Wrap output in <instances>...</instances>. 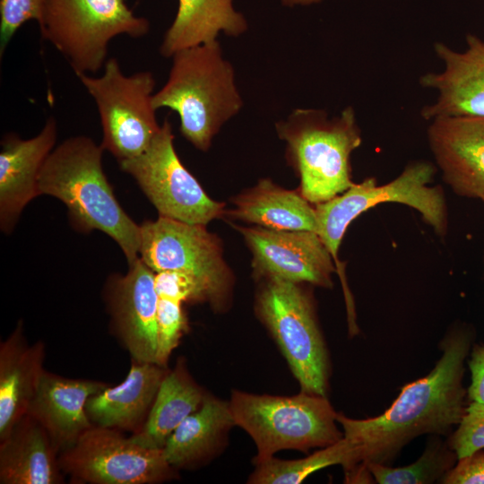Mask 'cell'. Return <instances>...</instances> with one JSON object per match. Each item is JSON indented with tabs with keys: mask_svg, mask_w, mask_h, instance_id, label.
Listing matches in <instances>:
<instances>
[{
	"mask_svg": "<svg viewBox=\"0 0 484 484\" xmlns=\"http://www.w3.org/2000/svg\"><path fill=\"white\" fill-rule=\"evenodd\" d=\"M475 342L474 329L454 324L439 342L441 356L424 377L407 384L381 415L356 419L337 412L343 436L360 447L359 465L347 478L367 482L369 463L389 465L402 448L419 436H448L464 413L467 389L463 386L465 362Z\"/></svg>",
	"mask_w": 484,
	"mask_h": 484,
	"instance_id": "obj_1",
	"label": "cell"
},
{
	"mask_svg": "<svg viewBox=\"0 0 484 484\" xmlns=\"http://www.w3.org/2000/svg\"><path fill=\"white\" fill-rule=\"evenodd\" d=\"M103 151L87 136L65 140L50 152L40 170L39 193L63 202L77 229H97L112 238L132 265L140 258L141 227L113 193L102 168Z\"/></svg>",
	"mask_w": 484,
	"mask_h": 484,
	"instance_id": "obj_2",
	"label": "cell"
},
{
	"mask_svg": "<svg viewBox=\"0 0 484 484\" xmlns=\"http://www.w3.org/2000/svg\"><path fill=\"white\" fill-rule=\"evenodd\" d=\"M168 81L152 96L156 110L178 114L184 137L206 151L220 126L243 106L234 70L217 40L176 52Z\"/></svg>",
	"mask_w": 484,
	"mask_h": 484,
	"instance_id": "obj_3",
	"label": "cell"
},
{
	"mask_svg": "<svg viewBox=\"0 0 484 484\" xmlns=\"http://www.w3.org/2000/svg\"><path fill=\"white\" fill-rule=\"evenodd\" d=\"M276 128L288 143L300 176V193L309 203L327 202L354 184L350 155L362 139L352 107L333 118L324 110L298 108Z\"/></svg>",
	"mask_w": 484,
	"mask_h": 484,
	"instance_id": "obj_4",
	"label": "cell"
},
{
	"mask_svg": "<svg viewBox=\"0 0 484 484\" xmlns=\"http://www.w3.org/2000/svg\"><path fill=\"white\" fill-rule=\"evenodd\" d=\"M229 406L235 426L254 440L261 461L281 450L307 453L343 437L337 412L326 396L300 393L292 396L255 394L234 390Z\"/></svg>",
	"mask_w": 484,
	"mask_h": 484,
	"instance_id": "obj_5",
	"label": "cell"
},
{
	"mask_svg": "<svg viewBox=\"0 0 484 484\" xmlns=\"http://www.w3.org/2000/svg\"><path fill=\"white\" fill-rule=\"evenodd\" d=\"M435 173L432 163L414 161L408 164L396 178L385 185L377 186L376 178L369 177L353 184L333 199L315 205L318 235L334 260L344 295H350V291L343 267L338 260L339 247L349 225L368 209L384 203H402L419 212L436 235H446L448 222L445 194L440 186H428L433 182Z\"/></svg>",
	"mask_w": 484,
	"mask_h": 484,
	"instance_id": "obj_6",
	"label": "cell"
},
{
	"mask_svg": "<svg viewBox=\"0 0 484 484\" xmlns=\"http://www.w3.org/2000/svg\"><path fill=\"white\" fill-rule=\"evenodd\" d=\"M39 27L74 73L89 74L104 66L112 39L142 38L150 22L135 15L125 0H46Z\"/></svg>",
	"mask_w": 484,
	"mask_h": 484,
	"instance_id": "obj_7",
	"label": "cell"
},
{
	"mask_svg": "<svg viewBox=\"0 0 484 484\" xmlns=\"http://www.w3.org/2000/svg\"><path fill=\"white\" fill-rule=\"evenodd\" d=\"M256 313L301 392L328 397L330 358L311 295L299 283L267 278L256 297Z\"/></svg>",
	"mask_w": 484,
	"mask_h": 484,
	"instance_id": "obj_8",
	"label": "cell"
},
{
	"mask_svg": "<svg viewBox=\"0 0 484 484\" xmlns=\"http://www.w3.org/2000/svg\"><path fill=\"white\" fill-rule=\"evenodd\" d=\"M75 75L94 99L102 127L103 150L117 161L142 154L160 130L152 103L155 80L149 71L125 75L118 61H106L102 75Z\"/></svg>",
	"mask_w": 484,
	"mask_h": 484,
	"instance_id": "obj_9",
	"label": "cell"
},
{
	"mask_svg": "<svg viewBox=\"0 0 484 484\" xmlns=\"http://www.w3.org/2000/svg\"><path fill=\"white\" fill-rule=\"evenodd\" d=\"M139 256L154 272H174L191 278L204 301L226 306L232 279L218 238L203 225L160 216L141 226Z\"/></svg>",
	"mask_w": 484,
	"mask_h": 484,
	"instance_id": "obj_10",
	"label": "cell"
},
{
	"mask_svg": "<svg viewBox=\"0 0 484 484\" xmlns=\"http://www.w3.org/2000/svg\"><path fill=\"white\" fill-rule=\"evenodd\" d=\"M73 483L156 484L177 478L162 449L143 446L119 430L93 425L59 454Z\"/></svg>",
	"mask_w": 484,
	"mask_h": 484,
	"instance_id": "obj_11",
	"label": "cell"
},
{
	"mask_svg": "<svg viewBox=\"0 0 484 484\" xmlns=\"http://www.w3.org/2000/svg\"><path fill=\"white\" fill-rule=\"evenodd\" d=\"M171 124L165 119L149 147L140 155L118 161L132 176L160 216L205 226L223 212L179 160Z\"/></svg>",
	"mask_w": 484,
	"mask_h": 484,
	"instance_id": "obj_12",
	"label": "cell"
},
{
	"mask_svg": "<svg viewBox=\"0 0 484 484\" xmlns=\"http://www.w3.org/2000/svg\"><path fill=\"white\" fill-rule=\"evenodd\" d=\"M240 232L253 254L260 275L294 283L333 286L334 260L320 236L307 230H279L261 226Z\"/></svg>",
	"mask_w": 484,
	"mask_h": 484,
	"instance_id": "obj_13",
	"label": "cell"
},
{
	"mask_svg": "<svg viewBox=\"0 0 484 484\" xmlns=\"http://www.w3.org/2000/svg\"><path fill=\"white\" fill-rule=\"evenodd\" d=\"M107 294L113 329L131 358L156 363L158 294L155 272L139 258L129 265L125 275L110 280Z\"/></svg>",
	"mask_w": 484,
	"mask_h": 484,
	"instance_id": "obj_14",
	"label": "cell"
},
{
	"mask_svg": "<svg viewBox=\"0 0 484 484\" xmlns=\"http://www.w3.org/2000/svg\"><path fill=\"white\" fill-rule=\"evenodd\" d=\"M466 44L464 51H455L442 42L434 45L445 68L419 79L422 87L438 92L436 100L421 110L425 120L484 116V39L468 34Z\"/></svg>",
	"mask_w": 484,
	"mask_h": 484,
	"instance_id": "obj_15",
	"label": "cell"
},
{
	"mask_svg": "<svg viewBox=\"0 0 484 484\" xmlns=\"http://www.w3.org/2000/svg\"><path fill=\"white\" fill-rule=\"evenodd\" d=\"M430 121L428 140L443 179L458 195L484 203V116Z\"/></svg>",
	"mask_w": 484,
	"mask_h": 484,
	"instance_id": "obj_16",
	"label": "cell"
},
{
	"mask_svg": "<svg viewBox=\"0 0 484 484\" xmlns=\"http://www.w3.org/2000/svg\"><path fill=\"white\" fill-rule=\"evenodd\" d=\"M56 137V121L51 117L32 138L23 140L8 134L1 141L0 227L4 232L13 230L23 208L39 195V176Z\"/></svg>",
	"mask_w": 484,
	"mask_h": 484,
	"instance_id": "obj_17",
	"label": "cell"
},
{
	"mask_svg": "<svg viewBox=\"0 0 484 484\" xmlns=\"http://www.w3.org/2000/svg\"><path fill=\"white\" fill-rule=\"evenodd\" d=\"M108 385L100 381L66 378L44 371L28 414L48 433L59 453L93 426L86 403Z\"/></svg>",
	"mask_w": 484,
	"mask_h": 484,
	"instance_id": "obj_18",
	"label": "cell"
},
{
	"mask_svg": "<svg viewBox=\"0 0 484 484\" xmlns=\"http://www.w3.org/2000/svg\"><path fill=\"white\" fill-rule=\"evenodd\" d=\"M169 370L156 363L132 359L122 383L89 398L85 409L90 420L103 428L138 432Z\"/></svg>",
	"mask_w": 484,
	"mask_h": 484,
	"instance_id": "obj_19",
	"label": "cell"
},
{
	"mask_svg": "<svg viewBox=\"0 0 484 484\" xmlns=\"http://www.w3.org/2000/svg\"><path fill=\"white\" fill-rule=\"evenodd\" d=\"M59 450L47 430L25 414L1 439V484H59Z\"/></svg>",
	"mask_w": 484,
	"mask_h": 484,
	"instance_id": "obj_20",
	"label": "cell"
},
{
	"mask_svg": "<svg viewBox=\"0 0 484 484\" xmlns=\"http://www.w3.org/2000/svg\"><path fill=\"white\" fill-rule=\"evenodd\" d=\"M45 345H30L19 322L0 345V440L28 412L45 371Z\"/></svg>",
	"mask_w": 484,
	"mask_h": 484,
	"instance_id": "obj_21",
	"label": "cell"
},
{
	"mask_svg": "<svg viewBox=\"0 0 484 484\" xmlns=\"http://www.w3.org/2000/svg\"><path fill=\"white\" fill-rule=\"evenodd\" d=\"M235 426L229 402L206 394L201 406L170 435L162 448L175 469H190L212 458Z\"/></svg>",
	"mask_w": 484,
	"mask_h": 484,
	"instance_id": "obj_22",
	"label": "cell"
},
{
	"mask_svg": "<svg viewBox=\"0 0 484 484\" xmlns=\"http://www.w3.org/2000/svg\"><path fill=\"white\" fill-rule=\"evenodd\" d=\"M246 30V20L234 8L233 0H178L160 52L172 57L181 49L217 40L220 32L236 37Z\"/></svg>",
	"mask_w": 484,
	"mask_h": 484,
	"instance_id": "obj_23",
	"label": "cell"
},
{
	"mask_svg": "<svg viewBox=\"0 0 484 484\" xmlns=\"http://www.w3.org/2000/svg\"><path fill=\"white\" fill-rule=\"evenodd\" d=\"M231 214L245 221L279 230H307L318 234L315 207L301 193L261 180L235 198Z\"/></svg>",
	"mask_w": 484,
	"mask_h": 484,
	"instance_id": "obj_24",
	"label": "cell"
},
{
	"mask_svg": "<svg viewBox=\"0 0 484 484\" xmlns=\"http://www.w3.org/2000/svg\"><path fill=\"white\" fill-rule=\"evenodd\" d=\"M205 395L179 359L164 377L143 427L131 437L143 446L162 449L175 429L201 406Z\"/></svg>",
	"mask_w": 484,
	"mask_h": 484,
	"instance_id": "obj_25",
	"label": "cell"
},
{
	"mask_svg": "<svg viewBox=\"0 0 484 484\" xmlns=\"http://www.w3.org/2000/svg\"><path fill=\"white\" fill-rule=\"evenodd\" d=\"M359 445L343 436L336 443L302 459L281 460L272 456L255 461V470L248 483L299 484L315 471L333 465H341L346 474L359 465Z\"/></svg>",
	"mask_w": 484,
	"mask_h": 484,
	"instance_id": "obj_26",
	"label": "cell"
},
{
	"mask_svg": "<svg viewBox=\"0 0 484 484\" xmlns=\"http://www.w3.org/2000/svg\"><path fill=\"white\" fill-rule=\"evenodd\" d=\"M155 286L158 294L156 363L167 367L171 353L187 329V321L182 308L183 302L204 299L198 285L182 273L155 272Z\"/></svg>",
	"mask_w": 484,
	"mask_h": 484,
	"instance_id": "obj_27",
	"label": "cell"
},
{
	"mask_svg": "<svg viewBox=\"0 0 484 484\" xmlns=\"http://www.w3.org/2000/svg\"><path fill=\"white\" fill-rule=\"evenodd\" d=\"M422 454L414 462L390 467L386 464L369 463L367 469L379 484H431L440 483L443 477L458 461L456 454L447 441L438 435H430Z\"/></svg>",
	"mask_w": 484,
	"mask_h": 484,
	"instance_id": "obj_28",
	"label": "cell"
},
{
	"mask_svg": "<svg viewBox=\"0 0 484 484\" xmlns=\"http://www.w3.org/2000/svg\"><path fill=\"white\" fill-rule=\"evenodd\" d=\"M446 441L458 459L484 449V403L469 402L456 429Z\"/></svg>",
	"mask_w": 484,
	"mask_h": 484,
	"instance_id": "obj_29",
	"label": "cell"
},
{
	"mask_svg": "<svg viewBox=\"0 0 484 484\" xmlns=\"http://www.w3.org/2000/svg\"><path fill=\"white\" fill-rule=\"evenodd\" d=\"M46 0H0V56L28 21L40 22Z\"/></svg>",
	"mask_w": 484,
	"mask_h": 484,
	"instance_id": "obj_30",
	"label": "cell"
},
{
	"mask_svg": "<svg viewBox=\"0 0 484 484\" xmlns=\"http://www.w3.org/2000/svg\"><path fill=\"white\" fill-rule=\"evenodd\" d=\"M443 484H484V452L458 459L440 480Z\"/></svg>",
	"mask_w": 484,
	"mask_h": 484,
	"instance_id": "obj_31",
	"label": "cell"
},
{
	"mask_svg": "<svg viewBox=\"0 0 484 484\" xmlns=\"http://www.w3.org/2000/svg\"><path fill=\"white\" fill-rule=\"evenodd\" d=\"M467 365L471 373L467 399L469 402L484 403V343H473Z\"/></svg>",
	"mask_w": 484,
	"mask_h": 484,
	"instance_id": "obj_32",
	"label": "cell"
},
{
	"mask_svg": "<svg viewBox=\"0 0 484 484\" xmlns=\"http://www.w3.org/2000/svg\"><path fill=\"white\" fill-rule=\"evenodd\" d=\"M322 0H281V4L284 6L293 7L297 5H310L314 4H318Z\"/></svg>",
	"mask_w": 484,
	"mask_h": 484,
	"instance_id": "obj_33",
	"label": "cell"
}]
</instances>
